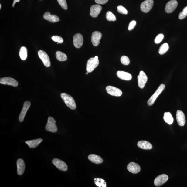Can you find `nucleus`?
Segmentation results:
<instances>
[{
    "label": "nucleus",
    "instance_id": "f257e3e1",
    "mask_svg": "<svg viewBox=\"0 0 187 187\" xmlns=\"http://www.w3.org/2000/svg\"><path fill=\"white\" fill-rule=\"evenodd\" d=\"M60 96L66 105L69 108L73 110L76 109V103L74 100L71 96L66 93H61Z\"/></svg>",
    "mask_w": 187,
    "mask_h": 187
},
{
    "label": "nucleus",
    "instance_id": "f03ea898",
    "mask_svg": "<svg viewBox=\"0 0 187 187\" xmlns=\"http://www.w3.org/2000/svg\"><path fill=\"white\" fill-rule=\"evenodd\" d=\"M99 64V61L97 56L91 58L88 60L87 65V71L88 73L92 72Z\"/></svg>",
    "mask_w": 187,
    "mask_h": 187
},
{
    "label": "nucleus",
    "instance_id": "7ed1b4c3",
    "mask_svg": "<svg viewBox=\"0 0 187 187\" xmlns=\"http://www.w3.org/2000/svg\"><path fill=\"white\" fill-rule=\"evenodd\" d=\"M165 87V86L163 84H162L159 86L158 89L151 96V97L149 98V99L148 101L147 104L149 106H151L154 104L157 98L163 91Z\"/></svg>",
    "mask_w": 187,
    "mask_h": 187
},
{
    "label": "nucleus",
    "instance_id": "20e7f679",
    "mask_svg": "<svg viewBox=\"0 0 187 187\" xmlns=\"http://www.w3.org/2000/svg\"><path fill=\"white\" fill-rule=\"evenodd\" d=\"M56 124V120L53 117H49L45 127L46 131L53 133L57 132L58 128Z\"/></svg>",
    "mask_w": 187,
    "mask_h": 187
},
{
    "label": "nucleus",
    "instance_id": "39448f33",
    "mask_svg": "<svg viewBox=\"0 0 187 187\" xmlns=\"http://www.w3.org/2000/svg\"><path fill=\"white\" fill-rule=\"evenodd\" d=\"M38 54L44 65L47 67H50L51 66L50 60L47 54L45 52L40 50L38 51Z\"/></svg>",
    "mask_w": 187,
    "mask_h": 187
},
{
    "label": "nucleus",
    "instance_id": "423d86ee",
    "mask_svg": "<svg viewBox=\"0 0 187 187\" xmlns=\"http://www.w3.org/2000/svg\"><path fill=\"white\" fill-rule=\"evenodd\" d=\"M154 4L153 0H146L143 2L140 5L141 11L147 13L151 10Z\"/></svg>",
    "mask_w": 187,
    "mask_h": 187
},
{
    "label": "nucleus",
    "instance_id": "0eeeda50",
    "mask_svg": "<svg viewBox=\"0 0 187 187\" xmlns=\"http://www.w3.org/2000/svg\"><path fill=\"white\" fill-rule=\"evenodd\" d=\"M0 83L2 84L6 85L13 86L15 87H18V82L13 78L5 77L1 78Z\"/></svg>",
    "mask_w": 187,
    "mask_h": 187
},
{
    "label": "nucleus",
    "instance_id": "6e6552de",
    "mask_svg": "<svg viewBox=\"0 0 187 187\" xmlns=\"http://www.w3.org/2000/svg\"><path fill=\"white\" fill-rule=\"evenodd\" d=\"M178 5V2L176 0H171L166 4L165 11L167 13H171L175 9Z\"/></svg>",
    "mask_w": 187,
    "mask_h": 187
},
{
    "label": "nucleus",
    "instance_id": "1a4fd4ad",
    "mask_svg": "<svg viewBox=\"0 0 187 187\" xmlns=\"http://www.w3.org/2000/svg\"><path fill=\"white\" fill-rule=\"evenodd\" d=\"M138 84L139 87L141 88H143L146 83L147 80V76L146 73L142 71H140L139 75L138 76Z\"/></svg>",
    "mask_w": 187,
    "mask_h": 187
},
{
    "label": "nucleus",
    "instance_id": "9d476101",
    "mask_svg": "<svg viewBox=\"0 0 187 187\" xmlns=\"http://www.w3.org/2000/svg\"><path fill=\"white\" fill-rule=\"evenodd\" d=\"M168 179V177L166 175H161L155 179L154 181V185L157 187L161 186L165 183Z\"/></svg>",
    "mask_w": 187,
    "mask_h": 187
},
{
    "label": "nucleus",
    "instance_id": "9b49d317",
    "mask_svg": "<svg viewBox=\"0 0 187 187\" xmlns=\"http://www.w3.org/2000/svg\"><path fill=\"white\" fill-rule=\"evenodd\" d=\"M52 163L57 167L60 170L63 171H66L68 170V166L64 162L57 158H55L53 160Z\"/></svg>",
    "mask_w": 187,
    "mask_h": 187
},
{
    "label": "nucleus",
    "instance_id": "f8f14e48",
    "mask_svg": "<svg viewBox=\"0 0 187 187\" xmlns=\"http://www.w3.org/2000/svg\"><path fill=\"white\" fill-rule=\"evenodd\" d=\"M106 90L107 93L110 95L115 97H120L122 94V92L121 90L113 86H107Z\"/></svg>",
    "mask_w": 187,
    "mask_h": 187
},
{
    "label": "nucleus",
    "instance_id": "ddd939ff",
    "mask_svg": "<svg viewBox=\"0 0 187 187\" xmlns=\"http://www.w3.org/2000/svg\"><path fill=\"white\" fill-rule=\"evenodd\" d=\"M83 42V36L80 33L75 34L73 37L74 46L76 48H79L82 46Z\"/></svg>",
    "mask_w": 187,
    "mask_h": 187
},
{
    "label": "nucleus",
    "instance_id": "4468645a",
    "mask_svg": "<svg viewBox=\"0 0 187 187\" xmlns=\"http://www.w3.org/2000/svg\"><path fill=\"white\" fill-rule=\"evenodd\" d=\"M102 37V34L99 31H96L92 33L91 42L93 46H97L99 45L100 40Z\"/></svg>",
    "mask_w": 187,
    "mask_h": 187
},
{
    "label": "nucleus",
    "instance_id": "2eb2a0df",
    "mask_svg": "<svg viewBox=\"0 0 187 187\" xmlns=\"http://www.w3.org/2000/svg\"><path fill=\"white\" fill-rule=\"evenodd\" d=\"M30 102L26 101L24 102L23 109L22 110L20 115H19V120L20 122H23L25 117L27 111L31 106Z\"/></svg>",
    "mask_w": 187,
    "mask_h": 187
},
{
    "label": "nucleus",
    "instance_id": "dca6fc26",
    "mask_svg": "<svg viewBox=\"0 0 187 187\" xmlns=\"http://www.w3.org/2000/svg\"><path fill=\"white\" fill-rule=\"evenodd\" d=\"M102 7L100 5H93L90 7V15L93 18H97L102 11Z\"/></svg>",
    "mask_w": 187,
    "mask_h": 187
},
{
    "label": "nucleus",
    "instance_id": "f3484780",
    "mask_svg": "<svg viewBox=\"0 0 187 187\" xmlns=\"http://www.w3.org/2000/svg\"><path fill=\"white\" fill-rule=\"evenodd\" d=\"M176 120L179 125L183 126L185 124L186 120L185 115L181 110H178L176 112Z\"/></svg>",
    "mask_w": 187,
    "mask_h": 187
},
{
    "label": "nucleus",
    "instance_id": "a211bd4d",
    "mask_svg": "<svg viewBox=\"0 0 187 187\" xmlns=\"http://www.w3.org/2000/svg\"><path fill=\"white\" fill-rule=\"evenodd\" d=\"M127 168L129 172L134 174L138 173L141 170V168L139 165L134 162H131L129 164L127 165Z\"/></svg>",
    "mask_w": 187,
    "mask_h": 187
},
{
    "label": "nucleus",
    "instance_id": "6ab92c4d",
    "mask_svg": "<svg viewBox=\"0 0 187 187\" xmlns=\"http://www.w3.org/2000/svg\"><path fill=\"white\" fill-rule=\"evenodd\" d=\"M43 18L51 23H56L60 21V19L55 15H51L50 12H46L43 15Z\"/></svg>",
    "mask_w": 187,
    "mask_h": 187
},
{
    "label": "nucleus",
    "instance_id": "aec40b11",
    "mask_svg": "<svg viewBox=\"0 0 187 187\" xmlns=\"http://www.w3.org/2000/svg\"><path fill=\"white\" fill-rule=\"evenodd\" d=\"M17 167H18V174L19 175H22L24 173L25 169V164L23 160L19 159L17 162Z\"/></svg>",
    "mask_w": 187,
    "mask_h": 187
},
{
    "label": "nucleus",
    "instance_id": "412c9836",
    "mask_svg": "<svg viewBox=\"0 0 187 187\" xmlns=\"http://www.w3.org/2000/svg\"><path fill=\"white\" fill-rule=\"evenodd\" d=\"M117 75L120 79L125 80H131L132 78V76L130 73L124 71H117Z\"/></svg>",
    "mask_w": 187,
    "mask_h": 187
},
{
    "label": "nucleus",
    "instance_id": "4be33fe9",
    "mask_svg": "<svg viewBox=\"0 0 187 187\" xmlns=\"http://www.w3.org/2000/svg\"><path fill=\"white\" fill-rule=\"evenodd\" d=\"M88 159L91 162L96 164H101L103 159L100 156L95 154H90L88 156Z\"/></svg>",
    "mask_w": 187,
    "mask_h": 187
},
{
    "label": "nucleus",
    "instance_id": "5701e85b",
    "mask_svg": "<svg viewBox=\"0 0 187 187\" xmlns=\"http://www.w3.org/2000/svg\"><path fill=\"white\" fill-rule=\"evenodd\" d=\"M43 141V140L41 138L29 140L25 142L26 144L28 145L29 148H34L38 147L41 143Z\"/></svg>",
    "mask_w": 187,
    "mask_h": 187
},
{
    "label": "nucleus",
    "instance_id": "b1692460",
    "mask_svg": "<svg viewBox=\"0 0 187 187\" xmlns=\"http://www.w3.org/2000/svg\"><path fill=\"white\" fill-rule=\"evenodd\" d=\"M137 146L140 148L144 150H150L152 148V144L148 141L141 140L138 143Z\"/></svg>",
    "mask_w": 187,
    "mask_h": 187
},
{
    "label": "nucleus",
    "instance_id": "393cba45",
    "mask_svg": "<svg viewBox=\"0 0 187 187\" xmlns=\"http://www.w3.org/2000/svg\"><path fill=\"white\" fill-rule=\"evenodd\" d=\"M164 120L166 123L169 125L173 124L174 122V119L170 113L166 112L164 113Z\"/></svg>",
    "mask_w": 187,
    "mask_h": 187
},
{
    "label": "nucleus",
    "instance_id": "a878e982",
    "mask_svg": "<svg viewBox=\"0 0 187 187\" xmlns=\"http://www.w3.org/2000/svg\"><path fill=\"white\" fill-rule=\"evenodd\" d=\"M19 55L22 60H25L28 57V50L25 47H22L19 51Z\"/></svg>",
    "mask_w": 187,
    "mask_h": 187
},
{
    "label": "nucleus",
    "instance_id": "bb28decb",
    "mask_svg": "<svg viewBox=\"0 0 187 187\" xmlns=\"http://www.w3.org/2000/svg\"><path fill=\"white\" fill-rule=\"evenodd\" d=\"M56 57L58 60L60 61H65L67 59V56L66 54L60 51L56 52Z\"/></svg>",
    "mask_w": 187,
    "mask_h": 187
},
{
    "label": "nucleus",
    "instance_id": "cd10ccee",
    "mask_svg": "<svg viewBox=\"0 0 187 187\" xmlns=\"http://www.w3.org/2000/svg\"><path fill=\"white\" fill-rule=\"evenodd\" d=\"M95 183L96 185L99 187H106L107 184L105 181L102 178H98L94 179Z\"/></svg>",
    "mask_w": 187,
    "mask_h": 187
},
{
    "label": "nucleus",
    "instance_id": "c85d7f7f",
    "mask_svg": "<svg viewBox=\"0 0 187 187\" xmlns=\"http://www.w3.org/2000/svg\"><path fill=\"white\" fill-rule=\"evenodd\" d=\"M169 48L168 44L164 43L162 45L159 50V53L161 55H163L168 50Z\"/></svg>",
    "mask_w": 187,
    "mask_h": 187
},
{
    "label": "nucleus",
    "instance_id": "c756f323",
    "mask_svg": "<svg viewBox=\"0 0 187 187\" xmlns=\"http://www.w3.org/2000/svg\"><path fill=\"white\" fill-rule=\"evenodd\" d=\"M106 18L108 21H114L116 20V17L111 12L108 11L106 14Z\"/></svg>",
    "mask_w": 187,
    "mask_h": 187
},
{
    "label": "nucleus",
    "instance_id": "7c9ffc66",
    "mask_svg": "<svg viewBox=\"0 0 187 187\" xmlns=\"http://www.w3.org/2000/svg\"><path fill=\"white\" fill-rule=\"evenodd\" d=\"M187 16V6L184 7L183 11L179 13L178 16L179 19H182Z\"/></svg>",
    "mask_w": 187,
    "mask_h": 187
},
{
    "label": "nucleus",
    "instance_id": "2f4dec72",
    "mask_svg": "<svg viewBox=\"0 0 187 187\" xmlns=\"http://www.w3.org/2000/svg\"><path fill=\"white\" fill-rule=\"evenodd\" d=\"M121 61L122 64L128 65L130 63V61L128 57L126 56H123L121 58Z\"/></svg>",
    "mask_w": 187,
    "mask_h": 187
},
{
    "label": "nucleus",
    "instance_id": "473e14b6",
    "mask_svg": "<svg viewBox=\"0 0 187 187\" xmlns=\"http://www.w3.org/2000/svg\"><path fill=\"white\" fill-rule=\"evenodd\" d=\"M52 40L56 42L62 43L63 42V39L61 37L58 36H53L51 38Z\"/></svg>",
    "mask_w": 187,
    "mask_h": 187
},
{
    "label": "nucleus",
    "instance_id": "72a5a7b5",
    "mask_svg": "<svg viewBox=\"0 0 187 187\" xmlns=\"http://www.w3.org/2000/svg\"><path fill=\"white\" fill-rule=\"evenodd\" d=\"M117 11L119 13L123 14H127V11L126 8L124 6L121 5L118 6L117 7Z\"/></svg>",
    "mask_w": 187,
    "mask_h": 187
},
{
    "label": "nucleus",
    "instance_id": "f704fd0d",
    "mask_svg": "<svg viewBox=\"0 0 187 187\" xmlns=\"http://www.w3.org/2000/svg\"><path fill=\"white\" fill-rule=\"evenodd\" d=\"M57 1L63 8L65 10L67 9V5L66 0H57Z\"/></svg>",
    "mask_w": 187,
    "mask_h": 187
},
{
    "label": "nucleus",
    "instance_id": "c9c22d12",
    "mask_svg": "<svg viewBox=\"0 0 187 187\" xmlns=\"http://www.w3.org/2000/svg\"><path fill=\"white\" fill-rule=\"evenodd\" d=\"M164 37V36L163 34H160L157 35L156 38L155 39V42L156 44H158L161 42L163 40Z\"/></svg>",
    "mask_w": 187,
    "mask_h": 187
},
{
    "label": "nucleus",
    "instance_id": "e433bc0d",
    "mask_svg": "<svg viewBox=\"0 0 187 187\" xmlns=\"http://www.w3.org/2000/svg\"><path fill=\"white\" fill-rule=\"evenodd\" d=\"M136 22L135 21H132L130 22L129 25L128 26V30L129 31H131L136 26Z\"/></svg>",
    "mask_w": 187,
    "mask_h": 187
},
{
    "label": "nucleus",
    "instance_id": "4c0bfd02",
    "mask_svg": "<svg viewBox=\"0 0 187 187\" xmlns=\"http://www.w3.org/2000/svg\"><path fill=\"white\" fill-rule=\"evenodd\" d=\"M109 0H95L96 3L100 4H104L107 2Z\"/></svg>",
    "mask_w": 187,
    "mask_h": 187
},
{
    "label": "nucleus",
    "instance_id": "58836bf2",
    "mask_svg": "<svg viewBox=\"0 0 187 187\" xmlns=\"http://www.w3.org/2000/svg\"><path fill=\"white\" fill-rule=\"evenodd\" d=\"M20 0H14V2H13V5H12V6L13 7H14L15 6V5L16 3V2H19L20 1Z\"/></svg>",
    "mask_w": 187,
    "mask_h": 187
},
{
    "label": "nucleus",
    "instance_id": "ea45409f",
    "mask_svg": "<svg viewBox=\"0 0 187 187\" xmlns=\"http://www.w3.org/2000/svg\"><path fill=\"white\" fill-rule=\"evenodd\" d=\"M1 7H2V6H1V4H0V9H1Z\"/></svg>",
    "mask_w": 187,
    "mask_h": 187
},
{
    "label": "nucleus",
    "instance_id": "a19ab883",
    "mask_svg": "<svg viewBox=\"0 0 187 187\" xmlns=\"http://www.w3.org/2000/svg\"><path fill=\"white\" fill-rule=\"evenodd\" d=\"M88 73L87 72V73H86V74L88 75Z\"/></svg>",
    "mask_w": 187,
    "mask_h": 187
}]
</instances>
